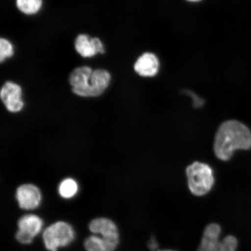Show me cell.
I'll use <instances>...</instances> for the list:
<instances>
[{
	"label": "cell",
	"instance_id": "cell-8",
	"mask_svg": "<svg viewBox=\"0 0 251 251\" xmlns=\"http://www.w3.org/2000/svg\"><path fill=\"white\" fill-rule=\"evenodd\" d=\"M161 68L159 59L154 53L146 52L140 55L134 64V70L140 76L152 78L159 74Z\"/></svg>",
	"mask_w": 251,
	"mask_h": 251
},
{
	"label": "cell",
	"instance_id": "cell-1",
	"mask_svg": "<svg viewBox=\"0 0 251 251\" xmlns=\"http://www.w3.org/2000/svg\"><path fill=\"white\" fill-rule=\"evenodd\" d=\"M251 149V132L241 122L227 121L218 128L215 135L213 150L217 158L223 161L230 159L235 151Z\"/></svg>",
	"mask_w": 251,
	"mask_h": 251
},
{
	"label": "cell",
	"instance_id": "cell-13",
	"mask_svg": "<svg viewBox=\"0 0 251 251\" xmlns=\"http://www.w3.org/2000/svg\"><path fill=\"white\" fill-rule=\"evenodd\" d=\"M19 10L26 15H34L42 7L43 0H16Z\"/></svg>",
	"mask_w": 251,
	"mask_h": 251
},
{
	"label": "cell",
	"instance_id": "cell-11",
	"mask_svg": "<svg viewBox=\"0 0 251 251\" xmlns=\"http://www.w3.org/2000/svg\"><path fill=\"white\" fill-rule=\"evenodd\" d=\"M119 242V238L92 235L87 238L84 246L87 251H114Z\"/></svg>",
	"mask_w": 251,
	"mask_h": 251
},
{
	"label": "cell",
	"instance_id": "cell-16",
	"mask_svg": "<svg viewBox=\"0 0 251 251\" xmlns=\"http://www.w3.org/2000/svg\"><path fill=\"white\" fill-rule=\"evenodd\" d=\"M184 93L193 99V105L195 108H201L204 105V100L190 90H185Z\"/></svg>",
	"mask_w": 251,
	"mask_h": 251
},
{
	"label": "cell",
	"instance_id": "cell-19",
	"mask_svg": "<svg viewBox=\"0 0 251 251\" xmlns=\"http://www.w3.org/2000/svg\"><path fill=\"white\" fill-rule=\"evenodd\" d=\"M156 251H177L174 250H157Z\"/></svg>",
	"mask_w": 251,
	"mask_h": 251
},
{
	"label": "cell",
	"instance_id": "cell-5",
	"mask_svg": "<svg viewBox=\"0 0 251 251\" xmlns=\"http://www.w3.org/2000/svg\"><path fill=\"white\" fill-rule=\"evenodd\" d=\"M43 237L47 250L57 251L59 247L67 246L74 241L75 231L67 223L58 222L47 227Z\"/></svg>",
	"mask_w": 251,
	"mask_h": 251
},
{
	"label": "cell",
	"instance_id": "cell-2",
	"mask_svg": "<svg viewBox=\"0 0 251 251\" xmlns=\"http://www.w3.org/2000/svg\"><path fill=\"white\" fill-rule=\"evenodd\" d=\"M111 75L103 69L93 70L87 66L75 68L69 77L72 92L83 97L101 96L111 83Z\"/></svg>",
	"mask_w": 251,
	"mask_h": 251
},
{
	"label": "cell",
	"instance_id": "cell-10",
	"mask_svg": "<svg viewBox=\"0 0 251 251\" xmlns=\"http://www.w3.org/2000/svg\"><path fill=\"white\" fill-rule=\"evenodd\" d=\"M16 198L20 208L24 209H34L40 205L42 196L38 188L34 185L27 184L18 188Z\"/></svg>",
	"mask_w": 251,
	"mask_h": 251
},
{
	"label": "cell",
	"instance_id": "cell-9",
	"mask_svg": "<svg viewBox=\"0 0 251 251\" xmlns=\"http://www.w3.org/2000/svg\"><path fill=\"white\" fill-rule=\"evenodd\" d=\"M76 51L84 58H90L98 54H104V46L98 37H91L87 34L78 35L75 41Z\"/></svg>",
	"mask_w": 251,
	"mask_h": 251
},
{
	"label": "cell",
	"instance_id": "cell-18",
	"mask_svg": "<svg viewBox=\"0 0 251 251\" xmlns=\"http://www.w3.org/2000/svg\"><path fill=\"white\" fill-rule=\"evenodd\" d=\"M186 1L190 2H198L202 1V0H186Z\"/></svg>",
	"mask_w": 251,
	"mask_h": 251
},
{
	"label": "cell",
	"instance_id": "cell-4",
	"mask_svg": "<svg viewBox=\"0 0 251 251\" xmlns=\"http://www.w3.org/2000/svg\"><path fill=\"white\" fill-rule=\"evenodd\" d=\"M221 233L222 228L219 224L212 223L207 225L197 251H236L237 238L228 235L221 239Z\"/></svg>",
	"mask_w": 251,
	"mask_h": 251
},
{
	"label": "cell",
	"instance_id": "cell-14",
	"mask_svg": "<svg viewBox=\"0 0 251 251\" xmlns=\"http://www.w3.org/2000/svg\"><path fill=\"white\" fill-rule=\"evenodd\" d=\"M78 186L76 181L72 178H66L59 186V193L64 199H71L76 195Z\"/></svg>",
	"mask_w": 251,
	"mask_h": 251
},
{
	"label": "cell",
	"instance_id": "cell-3",
	"mask_svg": "<svg viewBox=\"0 0 251 251\" xmlns=\"http://www.w3.org/2000/svg\"><path fill=\"white\" fill-rule=\"evenodd\" d=\"M186 175L188 188L194 196H205L214 185L215 178L212 169L205 163H193L187 168Z\"/></svg>",
	"mask_w": 251,
	"mask_h": 251
},
{
	"label": "cell",
	"instance_id": "cell-7",
	"mask_svg": "<svg viewBox=\"0 0 251 251\" xmlns=\"http://www.w3.org/2000/svg\"><path fill=\"white\" fill-rule=\"evenodd\" d=\"M1 101L8 111L16 113L21 111L24 102L23 97V90L18 84L12 81H7L1 88L0 92Z\"/></svg>",
	"mask_w": 251,
	"mask_h": 251
},
{
	"label": "cell",
	"instance_id": "cell-6",
	"mask_svg": "<svg viewBox=\"0 0 251 251\" xmlns=\"http://www.w3.org/2000/svg\"><path fill=\"white\" fill-rule=\"evenodd\" d=\"M43 225V221L39 216L34 215L24 216L18 222L19 231L16 234V238L22 244H30L42 230Z\"/></svg>",
	"mask_w": 251,
	"mask_h": 251
},
{
	"label": "cell",
	"instance_id": "cell-12",
	"mask_svg": "<svg viewBox=\"0 0 251 251\" xmlns=\"http://www.w3.org/2000/svg\"><path fill=\"white\" fill-rule=\"evenodd\" d=\"M91 231L94 234H100L102 237L119 238L117 226L111 220L99 218L93 220L89 225Z\"/></svg>",
	"mask_w": 251,
	"mask_h": 251
},
{
	"label": "cell",
	"instance_id": "cell-15",
	"mask_svg": "<svg viewBox=\"0 0 251 251\" xmlns=\"http://www.w3.org/2000/svg\"><path fill=\"white\" fill-rule=\"evenodd\" d=\"M14 54V47L11 42L1 38L0 40V62L2 63L6 59L12 57Z\"/></svg>",
	"mask_w": 251,
	"mask_h": 251
},
{
	"label": "cell",
	"instance_id": "cell-17",
	"mask_svg": "<svg viewBox=\"0 0 251 251\" xmlns=\"http://www.w3.org/2000/svg\"><path fill=\"white\" fill-rule=\"evenodd\" d=\"M158 247V243H157L155 237H153L151 238V240L149 241V248L150 250L152 251H156Z\"/></svg>",
	"mask_w": 251,
	"mask_h": 251
}]
</instances>
